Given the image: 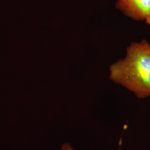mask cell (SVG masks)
Segmentation results:
<instances>
[{
  "label": "cell",
  "mask_w": 150,
  "mask_h": 150,
  "mask_svg": "<svg viewBox=\"0 0 150 150\" xmlns=\"http://www.w3.org/2000/svg\"><path fill=\"white\" fill-rule=\"evenodd\" d=\"M145 21L146 22V23L148 24L150 26V16L146 19V20Z\"/></svg>",
  "instance_id": "277c9868"
},
{
  "label": "cell",
  "mask_w": 150,
  "mask_h": 150,
  "mask_svg": "<svg viewBox=\"0 0 150 150\" xmlns=\"http://www.w3.org/2000/svg\"><path fill=\"white\" fill-rule=\"evenodd\" d=\"M116 8L136 21H144L150 16V0H117Z\"/></svg>",
  "instance_id": "7a4b0ae2"
},
{
  "label": "cell",
  "mask_w": 150,
  "mask_h": 150,
  "mask_svg": "<svg viewBox=\"0 0 150 150\" xmlns=\"http://www.w3.org/2000/svg\"><path fill=\"white\" fill-rule=\"evenodd\" d=\"M121 150V149H120V150Z\"/></svg>",
  "instance_id": "5b68a950"
},
{
  "label": "cell",
  "mask_w": 150,
  "mask_h": 150,
  "mask_svg": "<svg viewBox=\"0 0 150 150\" xmlns=\"http://www.w3.org/2000/svg\"><path fill=\"white\" fill-rule=\"evenodd\" d=\"M61 150H75L71 145L69 143H64V144L62 146Z\"/></svg>",
  "instance_id": "3957f363"
},
{
  "label": "cell",
  "mask_w": 150,
  "mask_h": 150,
  "mask_svg": "<svg viewBox=\"0 0 150 150\" xmlns=\"http://www.w3.org/2000/svg\"><path fill=\"white\" fill-rule=\"evenodd\" d=\"M110 78L139 98L150 97V44L146 40L132 42L126 57L110 67Z\"/></svg>",
  "instance_id": "6da1fadb"
}]
</instances>
